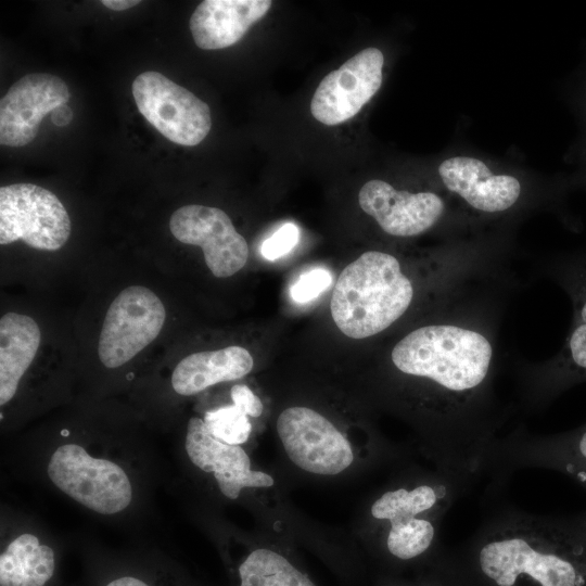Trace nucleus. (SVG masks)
Returning <instances> with one entry per match:
<instances>
[{"label":"nucleus","instance_id":"nucleus-19","mask_svg":"<svg viewBox=\"0 0 586 586\" xmlns=\"http://www.w3.org/2000/svg\"><path fill=\"white\" fill-rule=\"evenodd\" d=\"M254 366L251 353L238 345L188 355L171 374L174 391L182 396L195 395L220 382L241 379Z\"/></svg>","mask_w":586,"mask_h":586},{"label":"nucleus","instance_id":"nucleus-7","mask_svg":"<svg viewBox=\"0 0 586 586\" xmlns=\"http://www.w3.org/2000/svg\"><path fill=\"white\" fill-rule=\"evenodd\" d=\"M520 468H544L561 472L586 491V423L557 434L530 435L517 429L500 437L485 473L500 484Z\"/></svg>","mask_w":586,"mask_h":586},{"label":"nucleus","instance_id":"nucleus-29","mask_svg":"<svg viewBox=\"0 0 586 586\" xmlns=\"http://www.w3.org/2000/svg\"><path fill=\"white\" fill-rule=\"evenodd\" d=\"M73 118V112L69 106L62 104L51 112V119L54 125L63 127L67 125Z\"/></svg>","mask_w":586,"mask_h":586},{"label":"nucleus","instance_id":"nucleus-24","mask_svg":"<svg viewBox=\"0 0 586 586\" xmlns=\"http://www.w3.org/2000/svg\"><path fill=\"white\" fill-rule=\"evenodd\" d=\"M381 586H464L448 565L444 555H438L430 568L413 581L386 578Z\"/></svg>","mask_w":586,"mask_h":586},{"label":"nucleus","instance_id":"nucleus-18","mask_svg":"<svg viewBox=\"0 0 586 586\" xmlns=\"http://www.w3.org/2000/svg\"><path fill=\"white\" fill-rule=\"evenodd\" d=\"M270 0H205L192 13L189 27L195 44L203 50L228 48L263 18Z\"/></svg>","mask_w":586,"mask_h":586},{"label":"nucleus","instance_id":"nucleus-22","mask_svg":"<svg viewBox=\"0 0 586 586\" xmlns=\"http://www.w3.org/2000/svg\"><path fill=\"white\" fill-rule=\"evenodd\" d=\"M237 586H317L290 559L270 548L250 551L235 568Z\"/></svg>","mask_w":586,"mask_h":586},{"label":"nucleus","instance_id":"nucleus-16","mask_svg":"<svg viewBox=\"0 0 586 586\" xmlns=\"http://www.w3.org/2000/svg\"><path fill=\"white\" fill-rule=\"evenodd\" d=\"M184 448L195 467L214 474L220 493L229 499H237L243 488L270 487L275 483L271 475L251 469L250 457L241 445L211 435L201 418L189 419Z\"/></svg>","mask_w":586,"mask_h":586},{"label":"nucleus","instance_id":"nucleus-5","mask_svg":"<svg viewBox=\"0 0 586 586\" xmlns=\"http://www.w3.org/2000/svg\"><path fill=\"white\" fill-rule=\"evenodd\" d=\"M553 268L571 298L572 324L555 357L522 371L521 393L527 409L544 407L570 387L586 382V256Z\"/></svg>","mask_w":586,"mask_h":586},{"label":"nucleus","instance_id":"nucleus-17","mask_svg":"<svg viewBox=\"0 0 586 586\" xmlns=\"http://www.w3.org/2000/svg\"><path fill=\"white\" fill-rule=\"evenodd\" d=\"M437 171L444 187L477 213L508 212L522 194V184L517 177L495 174L476 157H448L440 164Z\"/></svg>","mask_w":586,"mask_h":586},{"label":"nucleus","instance_id":"nucleus-13","mask_svg":"<svg viewBox=\"0 0 586 586\" xmlns=\"http://www.w3.org/2000/svg\"><path fill=\"white\" fill-rule=\"evenodd\" d=\"M173 235L181 243L200 246L206 266L217 278L240 271L249 258L246 240L221 209L200 204L184 205L169 220Z\"/></svg>","mask_w":586,"mask_h":586},{"label":"nucleus","instance_id":"nucleus-3","mask_svg":"<svg viewBox=\"0 0 586 586\" xmlns=\"http://www.w3.org/2000/svg\"><path fill=\"white\" fill-rule=\"evenodd\" d=\"M415 295V283L396 256L367 251L340 273L330 302L331 316L344 335L366 339L398 321Z\"/></svg>","mask_w":586,"mask_h":586},{"label":"nucleus","instance_id":"nucleus-12","mask_svg":"<svg viewBox=\"0 0 586 586\" xmlns=\"http://www.w3.org/2000/svg\"><path fill=\"white\" fill-rule=\"evenodd\" d=\"M384 55L366 48L330 72L318 85L310 102L313 116L327 126L342 124L359 113L379 91Z\"/></svg>","mask_w":586,"mask_h":586},{"label":"nucleus","instance_id":"nucleus-4","mask_svg":"<svg viewBox=\"0 0 586 586\" xmlns=\"http://www.w3.org/2000/svg\"><path fill=\"white\" fill-rule=\"evenodd\" d=\"M467 492L438 469L417 481L384 491L372 502L370 514L384 525L385 556L395 564L435 559L442 520Z\"/></svg>","mask_w":586,"mask_h":586},{"label":"nucleus","instance_id":"nucleus-20","mask_svg":"<svg viewBox=\"0 0 586 586\" xmlns=\"http://www.w3.org/2000/svg\"><path fill=\"white\" fill-rule=\"evenodd\" d=\"M41 333L29 316L8 313L0 319V405L15 396L40 345Z\"/></svg>","mask_w":586,"mask_h":586},{"label":"nucleus","instance_id":"nucleus-9","mask_svg":"<svg viewBox=\"0 0 586 586\" xmlns=\"http://www.w3.org/2000/svg\"><path fill=\"white\" fill-rule=\"evenodd\" d=\"M132 95L142 116L174 143L198 145L211 130L207 103L158 72L138 75Z\"/></svg>","mask_w":586,"mask_h":586},{"label":"nucleus","instance_id":"nucleus-23","mask_svg":"<svg viewBox=\"0 0 586 586\" xmlns=\"http://www.w3.org/2000/svg\"><path fill=\"white\" fill-rule=\"evenodd\" d=\"M203 421L211 435L230 445L244 444L252 431L249 416L235 405L206 411Z\"/></svg>","mask_w":586,"mask_h":586},{"label":"nucleus","instance_id":"nucleus-8","mask_svg":"<svg viewBox=\"0 0 586 586\" xmlns=\"http://www.w3.org/2000/svg\"><path fill=\"white\" fill-rule=\"evenodd\" d=\"M71 218L59 198L33 183L0 188V243L24 241L41 251L61 249L71 235Z\"/></svg>","mask_w":586,"mask_h":586},{"label":"nucleus","instance_id":"nucleus-11","mask_svg":"<svg viewBox=\"0 0 586 586\" xmlns=\"http://www.w3.org/2000/svg\"><path fill=\"white\" fill-rule=\"evenodd\" d=\"M276 428L289 459L306 472L336 475L354 460L348 440L329 419L311 408L284 409Z\"/></svg>","mask_w":586,"mask_h":586},{"label":"nucleus","instance_id":"nucleus-25","mask_svg":"<svg viewBox=\"0 0 586 586\" xmlns=\"http://www.w3.org/2000/svg\"><path fill=\"white\" fill-rule=\"evenodd\" d=\"M332 282L330 272L324 268H314L302 273L291 286L290 293L296 303H307L316 298Z\"/></svg>","mask_w":586,"mask_h":586},{"label":"nucleus","instance_id":"nucleus-2","mask_svg":"<svg viewBox=\"0 0 586 586\" xmlns=\"http://www.w3.org/2000/svg\"><path fill=\"white\" fill-rule=\"evenodd\" d=\"M444 556L464 586H586V510L502 509Z\"/></svg>","mask_w":586,"mask_h":586},{"label":"nucleus","instance_id":"nucleus-1","mask_svg":"<svg viewBox=\"0 0 586 586\" xmlns=\"http://www.w3.org/2000/svg\"><path fill=\"white\" fill-rule=\"evenodd\" d=\"M390 358L400 374L423 385V436L436 469L469 491L486 472L501 437L492 335L477 320L449 307L447 318L404 335Z\"/></svg>","mask_w":586,"mask_h":586},{"label":"nucleus","instance_id":"nucleus-30","mask_svg":"<svg viewBox=\"0 0 586 586\" xmlns=\"http://www.w3.org/2000/svg\"><path fill=\"white\" fill-rule=\"evenodd\" d=\"M101 3L113 11H125L139 4L138 0H102Z\"/></svg>","mask_w":586,"mask_h":586},{"label":"nucleus","instance_id":"nucleus-26","mask_svg":"<svg viewBox=\"0 0 586 586\" xmlns=\"http://www.w3.org/2000/svg\"><path fill=\"white\" fill-rule=\"evenodd\" d=\"M298 239V227L293 222H286L263 242L260 253L266 259H278L290 253Z\"/></svg>","mask_w":586,"mask_h":586},{"label":"nucleus","instance_id":"nucleus-6","mask_svg":"<svg viewBox=\"0 0 586 586\" xmlns=\"http://www.w3.org/2000/svg\"><path fill=\"white\" fill-rule=\"evenodd\" d=\"M50 481L65 495L100 514H115L132 499V485L117 463L95 458L77 444L59 446L47 467Z\"/></svg>","mask_w":586,"mask_h":586},{"label":"nucleus","instance_id":"nucleus-10","mask_svg":"<svg viewBox=\"0 0 586 586\" xmlns=\"http://www.w3.org/2000/svg\"><path fill=\"white\" fill-rule=\"evenodd\" d=\"M166 318L161 298L142 285L124 289L111 303L99 337L98 354L106 368L123 366L152 343Z\"/></svg>","mask_w":586,"mask_h":586},{"label":"nucleus","instance_id":"nucleus-27","mask_svg":"<svg viewBox=\"0 0 586 586\" xmlns=\"http://www.w3.org/2000/svg\"><path fill=\"white\" fill-rule=\"evenodd\" d=\"M102 586H190L173 574L143 575L140 573H122L107 578Z\"/></svg>","mask_w":586,"mask_h":586},{"label":"nucleus","instance_id":"nucleus-14","mask_svg":"<svg viewBox=\"0 0 586 586\" xmlns=\"http://www.w3.org/2000/svg\"><path fill=\"white\" fill-rule=\"evenodd\" d=\"M358 202L385 233L396 238H412L429 231L446 209L437 193L397 190L381 179L366 182L359 190Z\"/></svg>","mask_w":586,"mask_h":586},{"label":"nucleus","instance_id":"nucleus-28","mask_svg":"<svg viewBox=\"0 0 586 586\" xmlns=\"http://www.w3.org/2000/svg\"><path fill=\"white\" fill-rule=\"evenodd\" d=\"M230 394L233 405L246 416L257 418L262 415L264 409L263 403L249 386L237 384L232 386Z\"/></svg>","mask_w":586,"mask_h":586},{"label":"nucleus","instance_id":"nucleus-15","mask_svg":"<svg viewBox=\"0 0 586 586\" xmlns=\"http://www.w3.org/2000/svg\"><path fill=\"white\" fill-rule=\"evenodd\" d=\"M69 97L66 82L55 75L31 73L18 79L0 102V143L12 148L30 143L44 115Z\"/></svg>","mask_w":586,"mask_h":586},{"label":"nucleus","instance_id":"nucleus-21","mask_svg":"<svg viewBox=\"0 0 586 586\" xmlns=\"http://www.w3.org/2000/svg\"><path fill=\"white\" fill-rule=\"evenodd\" d=\"M55 571L53 548L33 534L17 536L0 556V586H47Z\"/></svg>","mask_w":586,"mask_h":586}]
</instances>
